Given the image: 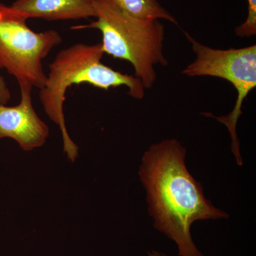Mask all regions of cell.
<instances>
[{"instance_id": "7a4b0ae2", "label": "cell", "mask_w": 256, "mask_h": 256, "mask_svg": "<svg viewBox=\"0 0 256 256\" xmlns=\"http://www.w3.org/2000/svg\"><path fill=\"white\" fill-rule=\"evenodd\" d=\"M104 54L101 43L76 44L60 50L48 66L50 73L44 85L40 89V102L50 120L60 127L64 150L72 162L78 158V146L70 139L66 126L64 104L68 88L82 84L105 90L126 86L131 97L142 99L144 96L142 80L102 64L101 60Z\"/></svg>"}, {"instance_id": "8fae6325", "label": "cell", "mask_w": 256, "mask_h": 256, "mask_svg": "<svg viewBox=\"0 0 256 256\" xmlns=\"http://www.w3.org/2000/svg\"><path fill=\"white\" fill-rule=\"evenodd\" d=\"M149 255L150 256H161L160 254L154 252H150Z\"/></svg>"}, {"instance_id": "3957f363", "label": "cell", "mask_w": 256, "mask_h": 256, "mask_svg": "<svg viewBox=\"0 0 256 256\" xmlns=\"http://www.w3.org/2000/svg\"><path fill=\"white\" fill-rule=\"evenodd\" d=\"M94 4L97 20L70 30H99L104 54L130 62L144 89L151 88L156 78L154 66L168 64L163 54L164 25L158 20L131 16L114 0H94Z\"/></svg>"}, {"instance_id": "277c9868", "label": "cell", "mask_w": 256, "mask_h": 256, "mask_svg": "<svg viewBox=\"0 0 256 256\" xmlns=\"http://www.w3.org/2000/svg\"><path fill=\"white\" fill-rule=\"evenodd\" d=\"M28 18L11 6L0 3V69H5L18 82L41 88L46 74L42 62L62 42L60 32H35Z\"/></svg>"}, {"instance_id": "8992f818", "label": "cell", "mask_w": 256, "mask_h": 256, "mask_svg": "<svg viewBox=\"0 0 256 256\" xmlns=\"http://www.w3.org/2000/svg\"><path fill=\"white\" fill-rule=\"evenodd\" d=\"M21 100L16 106L0 104V139L11 138L24 151L43 146L50 134L46 124L37 114L32 102L33 86L18 82Z\"/></svg>"}, {"instance_id": "52a82bcc", "label": "cell", "mask_w": 256, "mask_h": 256, "mask_svg": "<svg viewBox=\"0 0 256 256\" xmlns=\"http://www.w3.org/2000/svg\"><path fill=\"white\" fill-rule=\"evenodd\" d=\"M10 6L28 18L60 21L96 18L94 0H16Z\"/></svg>"}, {"instance_id": "30bf717a", "label": "cell", "mask_w": 256, "mask_h": 256, "mask_svg": "<svg viewBox=\"0 0 256 256\" xmlns=\"http://www.w3.org/2000/svg\"><path fill=\"white\" fill-rule=\"evenodd\" d=\"M11 98V92L4 78L0 75V104L6 105Z\"/></svg>"}, {"instance_id": "ba28073f", "label": "cell", "mask_w": 256, "mask_h": 256, "mask_svg": "<svg viewBox=\"0 0 256 256\" xmlns=\"http://www.w3.org/2000/svg\"><path fill=\"white\" fill-rule=\"evenodd\" d=\"M120 8L136 18L164 20L178 24L176 18L158 0H114Z\"/></svg>"}, {"instance_id": "6da1fadb", "label": "cell", "mask_w": 256, "mask_h": 256, "mask_svg": "<svg viewBox=\"0 0 256 256\" xmlns=\"http://www.w3.org/2000/svg\"><path fill=\"white\" fill-rule=\"evenodd\" d=\"M185 156L186 150L176 140L153 144L143 156L140 178L156 228L176 242L180 256H204L192 240V224L228 216L205 198L201 184L186 169Z\"/></svg>"}, {"instance_id": "9c48e42d", "label": "cell", "mask_w": 256, "mask_h": 256, "mask_svg": "<svg viewBox=\"0 0 256 256\" xmlns=\"http://www.w3.org/2000/svg\"><path fill=\"white\" fill-rule=\"evenodd\" d=\"M247 1L246 20L235 30L236 34L239 37H252L256 34V0Z\"/></svg>"}, {"instance_id": "5b68a950", "label": "cell", "mask_w": 256, "mask_h": 256, "mask_svg": "<svg viewBox=\"0 0 256 256\" xmlns=\"http://www.w3.org/2000/svg\"><path fill=\"white\" fill-rule=\"evenodd\" d=\"M196 54L195 60L182 74L190 77L212 76L228 80L237 92L236 105L227 116L215 117L228 128L232 138V150L239 166L242 165L236 126L242 114L244 100L256 87V46L240 48L216 50L202 44L184 32Z\"/></svg>"}]
</instances>
